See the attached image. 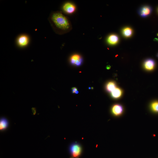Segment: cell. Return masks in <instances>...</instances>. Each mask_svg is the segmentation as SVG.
Instances as JSON below:
<instances>
[{
  "label": "cell",
  "mask_w": 158,
  "mask_h": 158,
  "mask_svg": "<svg viewBox=\"0 0 158 158\" xmlns=\"http://www.w3.org/2000/svg\"><path fill=\"white\" fill-rule=\"evenodd\" d=\"M48 19L53 30L57 34H66L72 29L70 20L60 11L52 12Z\"/></svg>",
  "instance_id": "1"
},
{
  "label": "cell",
  "mask_w": 158,
  "mask_h": 158,
  "mask_svg": "<svg viewBox=\"0 0 158 158\" xmlns=\"http://www.w3.org/2000/svg\"><path fill=\"white\" fill-rule=\"evenodd\" d=\"M69 151L71 158H79L82 154V148L79 143L74 142L70 145Z\"/></svg>",
  "instance_id": "2"
},
{
  "label": "cell",
  "mask_w": 158,
  "mask_h": 158,
  "mask_svg": "<svg viewBox=\"0 0 158 158\" xmlns=\"http://www.w3.org/2000/svg\"><path fill=\"white\" fill-rule=\"evenodd\" d=\"M16 42L18 46L21 47H24L28 44L29 38L27 35H21L18 37Z\"/></svg>",
  "instance_id": "3"
},
{
  "label": "cell",
  "mask_w": 158,
  "mask_h": 158,
  "mask_svg": "<svg viewBox=\"0 0 158 158\" xmlns=\"http://www.w3.org/2000/svg\"><path fill=\"white\" fill-rule=\"evenodd\" d=\"M76 9L75 5L70 2L65 3L63 5L62 9L63 12L68 14H71L75 12Z\"/></svg>",
  "instance_id": "4"
},
{
  "label": "cell",
  "mask_w": 158,
  "mask_h": 158,
  "mask_svg": "<svg viewBox=\"0 0 158 158\" xmlns=\"http://www.w3.org/2000/svg\"><path fill=\"white\" fill-rule=\"evenodd\" d=\"M152 8L151 7L145 5L141 7L138 10V14L141 17H146L151 13Z\"/></svg>",
  "instance_id": "5"
},
{
  "label": "cell",
  "mask_w": 158,
  "mask_h": 158,
  "mask_svg": "<svg viewBox=\"0 0 158 158\" xmlns=\"http://www.w3.org/2000/svg\"><path fill=\"white\" fill-rule=\"evenodd\" d=\"M70 61L71 64L79 66H80L83 63V59L80 55L75 54L71 56L70 59Z\"/></svg>",
  "instance_id": "6"
},
{
  "label": "cell",
  "mask_w": 158,
  "mask_h": 158,
  "mask_svg": "<svg viewBox=\"0 0 158 158\" xmlns=\"http://www.w3.org/2000/svg\"><path fill=\"white\" fill-rule=\"evenodd\" d=\"M123 111V107L119 104H115L111 107V112L114 115L116 116H118L121 114Z\"/></svg>",
  "instance_id": "7"
},
{
  "label": "cell",
  "mask_w": 158,
  "mask_h": 158,
  "mask_svg": "<svg viewBox=\"0 0 158 158\" xmlns=\"http://www.w3.org/2000/svg\"><path fill=\"white\" fill-rule=\"evenodd\" d=\"M155 63L152 59H146L144 62V66L145 69L148 71H152L154 67Z\"/></svg>",
  "instance_id": "8"
},
{
  "label": "cell",
  "mask_w": 158,
  "mask_h": 158,
  "mask_svg": "<svg viewBox=\"0 0 158 158\" xmlns=\"http://www.w3.org/2000/svg\"><path fill=\"white\" fill-rule=\"evenodd\" d=\"M119 40L118 37L115 34H112L108 37L107 42L110 44L114 45L116 44Z\"/></svg>",
  "instance_id": "9"
},
{
  "label": "cell",
  "mask_w": 158,
  "mask_h": 158,
  "mask_svg": "<svg viewBox=\"0 0 158 158\" xmlns=\"http://www.w3.org/2000/svg\"><path fill=\"white\" fill-rule=\"evenodd\" d=\"M122 93V90L120 88L116 87L111 92V94L113 98L117 99L121 97Z\"/></svg>",
  "instance_id": "10"
},
{
  "label": "cell",
  "mask_w": 158,
  "mask_h": 158,
  "mask_svg": "<svg viewBox=\"0 0 158 158\" xmlns=\"http://www.w3.org/2000/svg\"><path fill=\"white\" fill-rule=\"evenodd\" d=\"M116 88V85L114 81L108 82L106 85V89L107 92H111Z\"/></svg>",
  "instance_id": "11"
},
{
  "label": "cell",
  "mask_w": 158,
  "mask_h": 158,
  "mask_svg": "<svg viewBox=\"0 0 158 158\" xmlns=\"http://www.w3.org/2000/svg\"><path fill=\"white\" fill-rule=\"evenodd\" d=\"M122 33L125 37H129L132 35L133 30L130 28L126 27L123 29Z\"/></svg>",
  "instance_id": "12"
},
{
  "label": "cell",
  "mask_w": 158,
  "mask_h": 158,
  "mask_svg": "<svg viewBox=\"0 0 158 158\" xmlns=\"http://www.w3.org/2000/svg\"><path fill=\"white\" fill-rule=\"evenodd\" d=\"M8 125V122L5 118H1L0 121V129L2 130L5 129Z\"/></svg>",
  "instance_id": "13"
},
{
  "label": "cell",
  "mask_w": 158,
  "mask_h": 158,
  "mask_svg": "<svg viewBox=\"0 0 158 158\" xmlns=\"http://www.w3.org/2000/svg\"><path fill=\"white\" fill-rule=\"evenodd\" d=\"M151 107L152 111L158 112V101H155L152 102L151 105Z\"/></svg>",
  "instance_id": "14"
},
{
  "label": "cell",
  "mask_w": 158,
  "mask_h": 158,
  "mask_svg": "<svg viewBox=\"0 0 158 158\" xmlns=\"http://www.w3.org/2000/svg\"><path fill=\"white\" fill-rule=\"evenodd\" d=\"M72 92L73 93L77 94L78 92L76 88L73 87L72 88Z\"/></svg>",
  "instance_id": "15"
},
{
  "label": "cell",
  "mask_w": 158,
  "mask_h": 158,
  "mask_svg": "<svg viewBox=\"0 0 158 158\" xmlns=\"http://www.w3.org/2000/svg\"><path fill=\"white\" fill-rule=\"evenodd\" d=\"M111 68V66L110 65H107L106 67V68L107 69H109Z\"/></svg>",
  "instance_id": "16"
},
{
  "label": "cell",
  "mask_w": 158,
  "mask_h": 158,
  "mask_svg": "<svg viewBox=\"0 0 158 158\" xmlns=\"http://www.w3.org/2000/svg\"><path fill=\"white\" fill-rule=\"evenodd\" d=\"M157 57L158 58V53L157 54Z\"/></svg>",
  "instance_id": "17"
},
{
  "label": "cell",
  "mask_w": 158,
  "mask_h": 158,
  "mask_svg": "<svg viewBox=\"0 0 158 158\" xmlns=\"http://www.w3.org/2000/svg\"><path fill=\"white\" fill-rule=\"evenodd\" d=\"M157 35L158 36V33L157 34Z\"/></svg>",
  "instance_id": "18"
}]
</instances>
